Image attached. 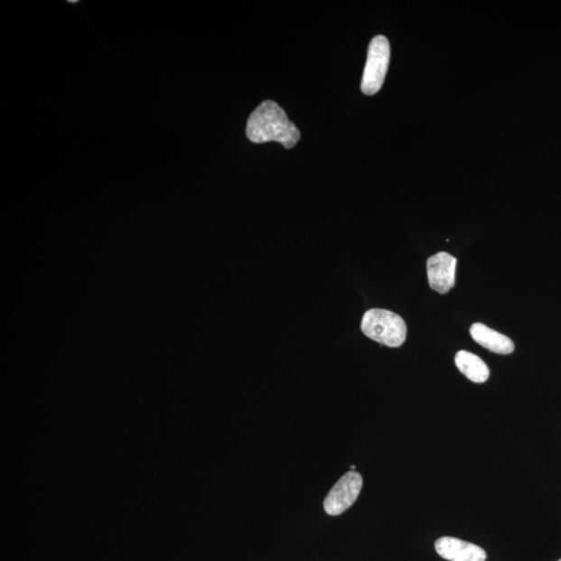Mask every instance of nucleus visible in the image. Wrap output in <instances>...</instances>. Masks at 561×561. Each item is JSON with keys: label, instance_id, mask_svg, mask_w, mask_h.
I'll list each match as a JSON object with an SVG mask.
<instances>
[{"label": "nucleus", "instance_id": "f257e3e1", "mask_svg": "<svg viewBox=\"0 0 561 561\" xmlns=\"http://www.w3.org/2000/svg\"><path fill=\"white\" fill-rule=\"evenodd\" d=\"M248 140L262 144L278 142L287 149L294 148L300 141L301 133L278 103L262 102L249 116L247 125Z\"/></svg>", "mask_w": 561, "mask_h": 561}, {"label": "nucleus", "instance_id": "f03ea898", "mask_svg": "<svg viewBox=\"0 0 561 561\" xmlns=\"http://www.w3.org/2000/svg\"><path fill=\"white\" fill-rule=\"evenodd\" d=\"M361 330L372 341L389 348H399L407 338V324L403 318L384 309L367 311L362 318Z\"/></svg>", "mask_w": 561, "mask_h": 561}, {"label": "nucleus", "instance_id": "7ed1b4c3", "mask_svg": "<svg viewBox=\"0 0 561 561\" xmlns=\"http://www.w3.org/2000/svg\"><path fill=\"white\" fill-rule=\"evenodd\" d=\"M390 61L389 41L384 36H377L370 42L369 54L361 83L362 92L372 96L384 85Z\"/></svg>", "mask_w": 561, "mask_h": 561}, {"label": "nucleus", "instance_id": "20e7f679", "mask_svg": "<svg viewBox=\"0 0 561 561\" xmlns=\"http://www.w3.org/2000/svg\"><path fill=\"white\" fill-rule=\"evenodd\" d=\"M363 478L356 471H350L337 482L324 499L323 508L330 516H339L349 510L361 493Z\"/></svg>", "mask_w": 561, "mask_h": 561}, {"label": "nucleus", "instance_id": "39448f33", "mask_svg": "<svg viewBox=\"0 0 561 561\" xmlns=\"http://www.w3.org/2000/svg\"><path fill=\"white\" fill-rule=\"evenodd\" d=\"M456 259L445 252L438 253L427 260L429 286L444 295L455 285Z\"/></svg>", "mask_w": 561, "mask_h": 561}, {"label": "nucleus", "instance_id": "423d86ee", "mask_svg": "<svg viewBox=\"0 0 561 561\" xmlns=\"http://www.w3.org/2000/svg\"><path fill=\"white\" fill-rule=\"evenodd\" d=\"M435 548L449 561H486L487 553L480 546L460 538L444 537L435 540Z\"/></svg>", "mask_w": 561, "mask_h": 561}, {"label": "nucleus", "instance_id": "0eeeda50", "mask_svg": "<svg viewBox=\"0 0 561 561\" xmlns=\"http://www.w3.org/2000/svg\"><path fill=\"white\" fill-rule=\"evenodd\" d=\"M470 334L482 348L499 355H509L515 351V344L509 337L482 323H474L470 329Z\"/></svg>", "mask_w": 561, "mask_h": 561}, {"label": "nucleus", "instance_id": "6e6552de", "mask_svg": "<svg viewBox=\"0 0 561 561\" xmlns=\"http://www.w3.org/2000/svg\"><path fill=\"white\" fill-rule=\"evenodd\" d=\"M455 365L471 382L481 384L487 382L490 378V369L487 364L472 352L466 351L457 352Z\"/></svg>", "mask_w": 561, "mask_h": 561}, {"label": "nucleus", "instance_id": "1a4fd4ad", "mask_svg": "<svg viewBox=\"0 0 561 561\" xmlns=\"http://www.w3.org/2000/svg\"><path fill=\"white\" fill-rule=\"evenodd\" d=\"M69 3L76 4V3H78V0H70V2H69Z\"/></svg>", "mask_w": 561, "mask_h": 561}, {"label": "nucleus", "instance_id": "9d476101", "mask_svg": "<svg viewBox=\"0 0 561 561\" xmlns=\"http://www.w3.org/2000/svg\"><path fill=\"white\" fill-rule=\"evenodd\" d=\"M351 470H356V466H351Z\"/></svg>", "mask_w": 561, "mask_h": 561}, {"label": "nucleus", "instance_id": "9b49d317", "mask_svg": "<svg viewBox=\"0 0 561 561\" xmlns=\"http://www.w3.org/2000/svg\"><path fill=\"white\" fill-rule=\"evenodd\" d=\"M558 561H561V559H559Z\"/></svg>", "mask_w": 561, "mask_h": 561}]
</instances>
